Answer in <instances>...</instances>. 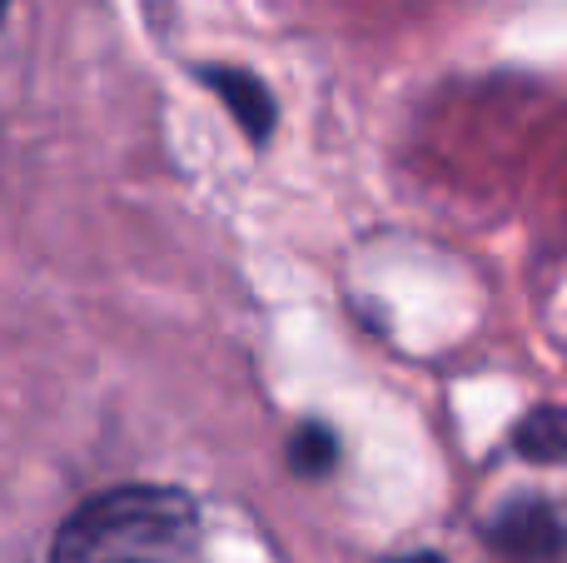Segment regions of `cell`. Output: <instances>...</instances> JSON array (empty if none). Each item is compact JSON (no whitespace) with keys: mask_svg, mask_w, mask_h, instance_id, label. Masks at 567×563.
<instances>
[{"mask_svg":"<svg viewBox=\"0 0 567 563\" xmlns=\"http://www.w3.org/2000/svg\"><path fill=\"white\" fill-rule=\"evenodd\" d=\"M289 464H293V474H303V479H323L339 464V444H333V434L323 424H303L289 444Z\"/></svg>","mask_w":567,"mask_h":563,"instance_id":"5b68a950","label":"cell"},{"mask_svg":"<svg viewBox=\"0 0 567 563\" xmlns=\"http://www.w3.org/2000/svg\"><path fill=\"white\" fill-rule=\"evenodd\" d=\"M209 85L219 90V100L229 105V115L249 130V140H265L275 130V100L259 85L255 75H239V70H209Z\"/></svg>","mask_w":567,"mask_h":563,"instance_id":"3957f363","label":"cell"},{"mask_svg":"<svg viewBox=\"0 0 567 563\" xmlns=\"http://www.w3.org/2000/svg\"><path fill=\"white\" fill-rule=\"evenodd\" d=\"M488 544L503 549L508 559L543 563V559H558V554H563L567 529H563L558 509L538 504V499H518V504H508V509H503V514L488 524Z\"/></svg>","mask_w":567,"mask_h":563,"instance_id":"7a4b0ae2","label":"cell"},{"mask_svg":"<svg viewBox=\"0 0 567 563\" xmlns=\"http://www.w3.org/2000/svg\"><path fill=\"white\" fill-rule=\"evenodd\" d=\"M513 449L523 459H538V464L567 459V409H533L513 434Z\"/></svg>","mask_w":567,"mask_h":563,"instance_id":"277c9868","label":"cell"},{"mask_svg":"<svg viewBox=\"0 0 567 563\" xmlns=\"http://www.w3.org/2000/svg\"><path fill=\"white\" fill-rule=\"evenodd\" d=\"M50 563H199V509L185 489H110L60 524Z\"/></svg>","mask_w":567,"mask_h":563,"instance_id":"6da1fadb","label":"cell"},{"mask_svg":"<svg viewBox=\"0 0 567 563\" xmlns=\"http://www.w3.org/2000/svg\"><path fill=\"white\" fill-rule=\"evenodd\" d=\"M389 563H443L439 554H409V559H389Z\"/></svg>","mask_w":567,"mask_h":563,"instance_id":"8992f818","label":"cell"}]
</instances>
